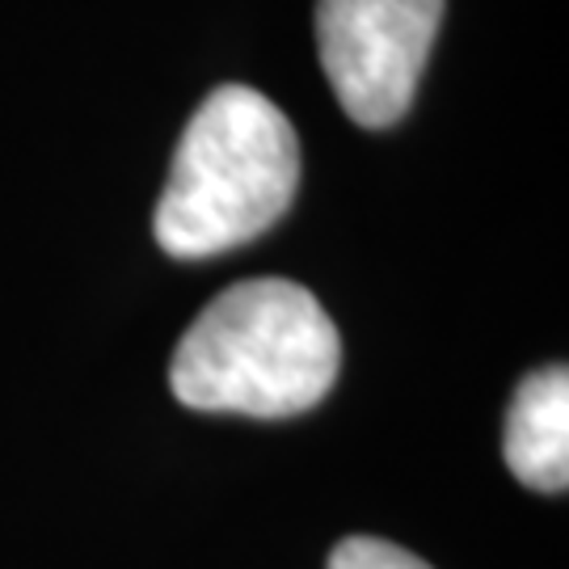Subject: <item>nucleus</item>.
<instances>
[{
  "label": "nucleus",
  "mask_w": 569,
  "mask_h": 569,
  "mask_svg": "<svg viewBox=\"0 0 569 569\" xmlns=\"http://www.w3.org/2000/svg\"><path fill=\"white\" fill-rule=\"evenodd\" d=\"M342 338L308 287L249 279L220 291L182 333L169 367L173 397L203 413L291 418L338 380Z\"/></svg>",
  "instance_id": "nucleus-1"
},
{
  "label": "nucleus",
  "mask_w": 569,
  "mask_h": 569,
  "mask_svg": "<svg viewBox=\"0 0 569 569\" xmlns=\"http://www.w3.org/2000/svg\"><path fill=\"white\" fill-rule=\"evenodd\" d=\"M300 186V140L266 93L220 84L186 122L169 186L157 203V241L199 262L279 224Z\"/></svg>",
  "instance_id": "nucleus-2"
},
{
  "label": "nucleus",
  "mask_w": 569,
  "mask_h": 569,
  "mask_svg": "<svg viewBox=\"0 0 569 569\" xmlns=\"http://www.w3.org/2000/svg\"><path fill=\"white\" fill-rule=\"evenodd\" d=\"M443 0H317V51L333 98L367 131L413 106Z\"/></svg>",
  "instance_id": "nucleus-3"
},
{
  "label": "nucleus",
  "mask_w": 569,
  "mask_h": 569,
  "mask_svg": "<svg viewBox=\"0 0 569 569\" xmlns=\"http://www.w3.org/2000/svg\"><path fill=\"white\" fill-rule=\"evenodd\" d=\"M507 468L536 493L569 486V371L561 363L531 371L515 388L502 435Z\"/></svg>",
  "instance_id": "nucleus-4"
},
{
  "label": "nucleus",
  "mask_w": 569,
  "mask_h": 569,
  "mask_svg": "<svg viewBox=\"0 0 569 569\" xmlns=\"http://www.w3.org/2000/svg\"><path fill=\"white\" fill-rule=\"evenodd\" d=\"M326 569H435L409 549L380 540V536H346L338 549L329 552Z\"/></svg>",
  "instance_id": "nucleus-5"
}]
</instances>
